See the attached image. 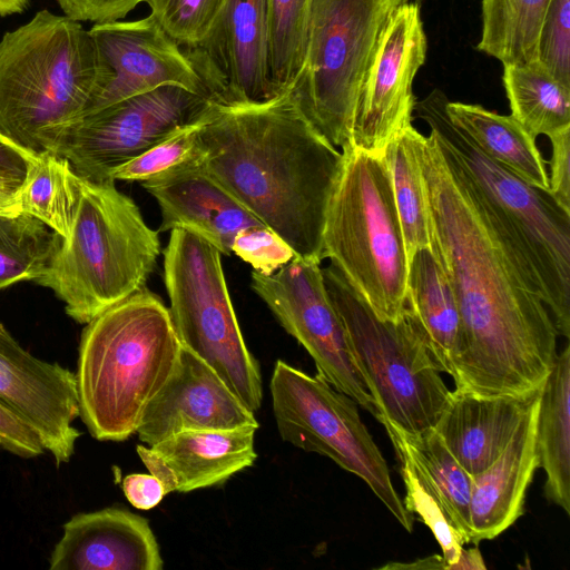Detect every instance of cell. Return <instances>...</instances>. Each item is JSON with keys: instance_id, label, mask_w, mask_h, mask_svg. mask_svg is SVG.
<instances>
[{"instance_id": "cell-40", "label": "cell", "mask_w": 570, "mask_h": 570, "mask_svg": "<svg viewBox=\"0 0 570 570\" xmlns=\"http://www.w3.org/2000/svg\"><path fill=\"white\" fill-rule=\"evenodd\" d=\"M0 448L26 459L45 452L37 434L1 400Z\"/></svg>"}, {"instance_id": "cell-12", "label": "cell", "mask_w": 570, "mask_h": 570, "mask_svg": "<svg viewBox=\"0 0 570 570\" xmlns=\"http://www.w3.org/2000/svg\"><path fill=\"white\" fill-rule=\"evenodd\" d=\"M209 104L184 88L159 87L81 117L68 128L56 155L83 179L115 181V168L198 120Z\"/></svg>"}, {"instance_id": "cell-16", "label": "cell", "mask_w": 570, "mask_h": 570, "mask_svg": "<svg viewBox=\"0 0 570 570\" xmlns=\"http://www.w3.org/2000/svg\"><path fill=\"white\" fill-rule=\"evenodd\" d=\"M88 30L112 76L83 116L164 86H177L207 98L183 47L153 16L94 23Z\"/></svg>"}, {"instance_id": "cell-9", "label": "cell", "mask_w": 570, "mask_h": 570, "mask_svg": "<svg viewBox=\"0 0 570 570\" xmlns=\"http://www.w3.org/2000/svg\"><path fill=\"white\" fill-rule=\"evenodd\" d=\"M220 255L194 233L170 230L164 253L169 315L181 346L206 362L256 412L263 401L261 368L240 332Z\"/></svg>"}, {"instance_id": "cell-27", "label": "cell", "mask_w": 570, "mask_h": 570, "mask_svg": "<svg viewBox=\"0 0 570 570\" xmlns=\"http://www.w3.org/2000/svg\"><path fill=\"white\" fill-rule=\"evenodd\" d=\"M503 85L511 116L533 137H548L570 127V88L537 60L503 65Z\"/></svg>"}, {"instance_id": "cell-45", "label": "cell", "mask_w": 570, "mask_h": 570, "mask_svg": "<svg viewBox=\"0 0 570 570\" xmlns=\"http://www.w3.org/2000/svg\"><path fill=\"white\" fill-rule=\"evenodd\" d=\"M481 552L475 546L471 549H462L458 562L454 564L453 570H485Z\"/></svg>"}, {"instance_id": "cell-33", "label": "cell", "mask_w": 570, "mask_h": 570, "mask_svg": "<svg viewBox=\"0 0 570 570\" xmlns=\"http://www.w3.org/2000/svg\"><path fill=\"white\" fill-rule=\"evenodd\" d=\"M314 0H268V59L277 95L296 81L305 58Z\"/></svg>"}, {"instance_id": "cell-19", "label": "cell", "mask_w": 570, "mask_h": 570, "mask_svg": "<svg viewBox=\"0 0 570 570\" xmlns=\"http://www.w3.org/2000/svg\"><path fill=\"white\" fill-rule=\"evenodd\" d=\"M49 564L50 570H161L164 561L147 519L106 508L66 522Z\"/></svg>"}, {"instance_id": "cell-18", "label": "cell", "mask_w": 570, "mask_h": 570, "mask_svg": "<svg viewBox=\"0 0 570 570\" xmlns=\"http://www.w3.org/2000/svg\"><path fill=\"white\" fill-rule=\"evenodd\" d=\"M259 426L250 411L202 358L181 346L178 364L146 407L137 429L154 445L185 431Z\"/></svg>"}, {"instance_id": "cell-37", "label": "cell", "mask_w": 570, "mask_h": 570, "mask_svg": "<svg viewBox=\"0 0 570 570\" xmlns=\"http://www.w3.org/2000/svg\"><path fill=\"white\" fill-rule=\"evenodd\" d=\"M537 61L570 88V0H551L540 26Z\"/></svg>"}, {"instance_id": "cell-32", "label": "cell", "mask_w": 570, "mask_h": 570, "mask_svg": "<svg viewBox=\"0 0 570 570\" xmlns=\"http://www.w3.org/2000/svg\"><path fill=\"white\" fill-rule=\"evenodd\" d=\"M60 240L57 233L23 212L0 215V291L40 278Z\"/></svg>"}, {"instance_id": "cell-1", "label": "cell", "mask_w": 570, "mask_h": 570, "mask_svg": "<svg viewBox=\"0 0 570 570\" xmlns=\"http://www.w3.org/2000/svg\"><path fill=\"white\" fill-rule=\"evenodd\" d=\"M431 250L454 292L460 338L455 389L479 396L541 391L558 332L540 293L497 234L460 164L435 135L417 136Z\"/></svg>"}, {"instance_id": "cell-21", "label": "cell", "mask_w": 570, "mask_h": 570, "mask_svg": "<svg viewBox=\"0 0 570 570\" xmlns=\"http://www.w3.org/2000/svg\"><path fill=\"white\" fill-rule=\"evenodd\" d=\"M141 185L159 205L158 232L188 230L209 242L222 255L232 254L240 230L265 226L202 166Z\"/></svg>"}, {"instance_id": "cell-47", "label": "cell", "mask_w": 570, "mask_h": 570, "mask_svg": "<svg viewBox=\"0 0 570 570\" xmlns=\"http://www.w3.org/2000/svg\"><path fill=\"white\" fill-rule=\"evenodd\" d=\"M21 212L19 199L0 197V215H13Z\"/></svg>"}, {"instance_id": "cell-44", "label": "cell", "mask_w": 570, "mask_h": 570, "mask_svg": "<svg viewBox=\"0 0 570 570\" xmlns=\"http://www.w3.org/2000/svg\"><path fill=\"white\" fill-rule=\"evenodd\" d=\"M381 569H443L448 570V563L442 556L433 554L423 559L415 560L411 563H389Z\"/></svg>"}, {"instance_id": "cell-25", "label": "cell", "mask_w": 570, "mask_h": 570, "mask_svg": "<svg viewBox=\"0 0 570 570\" xmlns=\"http://www.w3.org/2000/svg\"><path fill=\"white\" fill-rule=\"evenodd\" d=\"M539 468L544 495L570 514V347L557 354L541 389L537 419Z\"/></svg>"}, {"instance_id": "cell-22", "label": "cell", "mask_w": 570, "mask_h": 570, "mask_svg": "<svg viewBox=\"0 0 570 570\" xmlns=\"http://www.w3.org/2000/svg\"><path fill=\"white\" fill-rule=\"evenodd\" d=\"M540 394L529 407L502 454L473 476L470 542L491 540L522 514L527 490L539 468L537 419Z\"/></svg>"}, {"instance_id": "cell-10", "label": "cell", "mask_w": 570, "mask_h": 570, "mask_svg": "<svg viewBox=\"0 0 570 570\" xmlns=\"http://www.w3.org/2000/svg\"><path fill=\"white\" fill-rule=\"evenodd\" d=\"M407 0H314L293 96L332 146L351 145L354 111L382 31Z\"/></svg>"}, {"instance_id": "cell-20", "label": "cell", "mask_w": 570, "mask_h": 570, "mask_svg": "<svg viewBox=\"0 0 570 570\" xmlns=\"http://www.w3.org/2000/svg\"><path fill=\"white\" fill-rule=\"evenodd\" d=\"M257 426L185 431L136 451L166 494L187 493L225 483L256 459Z\"/></svg>"}, {"instance_id": "cell-4", "label": "cell", "mask_w": 570, "mask_h": 570, "mask_svg": "<svg viewBox=\"0 0 570 570\" xmlns=\"http://www.w3.org/2000/svg\"><path fill=\"white\" fill-rule=\"evenodd\" d=\"M85 325L75 373L79 416L94 439L121 442L174 373L181 344L169 309L146 287Z\"/></svg>"}, {"instance_id": "cell-35", "label": "cell", "mask_w": 570, "mask_h": 570, "mask_svg": "<svg viewBox=\"0 0 570 570\" xmlns=\"http://www.w3.org/2000/svg\"><path fill=\"white\" fill-rule=\"evenodd\" d=\"M205 112L195 122L181 127L138 157L115 168L110 173L111 179L151 183L202 166L204 148L198 130Z\"/></svg>"}, {"instance_id": "cell-29", "label": "cell", "mask_w": 570, "mask_h": 570, "mask_svg": "<svg viewBox=\"0 0 570 570\" xmlns=\"http://www.w3.org/2000/svg\"><path fill=\"white\" fill-rule=\"evenodd\" d=\"M551 0H482L478 50L503 65L537 60L538 35Z\"/></svg>"}, {"instance_id": "cell-30", "label": "cell", "mask_w": 570, "mask_h": 570, "mask_svg": "<svg viewBox=\"0 0 570 570\" xmlns=\"http://www.w3.org/2000/svg\"><path fill=\"white\" fill-rule=\"evenodd\" d=\"M382 424L390 425L397 433L411 458L439 493L463 543H470L473 476L458 462L433 429L419 435H410L392 423Z\"/></svg>"}, {"instance_id": "cell-15", "label": "cell", "mask_w": 570, "mask_h": 570, "mask_svg": "<svg viewBox=\"0 0 570 570\" xmlns=\"http://www.w3.org/2000/svg\"><path fill=\"white\" fill-rule=\"evenodd\" d=\"M209 101L264 102L278 96L268 59V0H224L202 42L183 48Z\"/></svg>"}, {"instance_id": "cell-31", "label": "cell", "mask_w": 570, "mask_h": 570, "mask_svg": "<svg viewBox=\"0 0 570 570\" xmlns=\"http://www.w3.org/2000/svg\"><path fill=\"white\" fill-rule=\"evenodd\" d=\"M80 177L56 154H39L21 191V212L39 219L61 238L68 237L79 200Z\"/></svg>"}, {"instance_id": "cell-17", "label": "cell", "mask_w": 570, "mask_h": 570, "mask_svg": "<svg viewBox=\"0 0 570 570\" xmlns=\"http://www.w3.org/2000/svg\"><path fill=\"white\" fill-rule=\"evenodd\" d=\"M0 400L39 438L57 466L68 463L80 432L76 376L37 358L0 323Z\"/></svg>"}, {"instance_id": "cell-13", "label": "cell", "mask_w": 570, "mask_h": 570, "mask_svg": "<svg viewBox=\"0 0 570 570\" xmlns=\"http://www.w3.org/2000/svg\"><path fill=\"white\" fill-rule=\"evenodd\" d=\"M321 263L295 256L271 275L252 273V288L313 358L317 374L377 416L343 322L327 294Z\"/></svg>"}, {"instance_id": "cell-46", "label": "cell", "mask_w": 570, "mask_h": 570, "mask_svg": "<svg viewBox=\"0 0 570 570\" xmlns=\"http://www.w3.org/2000/svg\"><path fill=\"white\" fill-rule=\"evenodd\" d=\"M28 4L29 0H0V16L20 13Z\"/></svg>"}, {"instance_id": "cell-28", "label": "cell", "mask_w": 570, "mask_h": 570, "mask_svg": "<svg viewBox=\"0 0 570 570\" xmlns=\"http://www.w3.org/2000/svg\"><path fill=\"white\" fill-rule=\"evenodd\" d=\"M419 131L411 125L386 145V163L402 227L407 261L421 248H431L429 209L417 158Z\"/></svg>"}, {"instance_id": "cell-41", "label": "cell", "mask_w": 570, "mask_h": 570, "mask_svg": "<svg viewBox=\"0 0 570 570\" xmlns=\"http://www.w3.org/2000/svg\"><path fill=\"white\" fill-rule=\"evenodd\" d=\"M552 147L548 194L570 214V127L549 137Z\"/></svg>"}, {"instance_id": "cell-6", "label": "cell", "mask_w": 570, "mask_h": 570, "mask_svg": "<svg viewBox=\"0 0 570 570\" xmlns=\"http://www.w3.org/2000/svg\"><path fill=\"white\" fill-rule=\"evenodd\" d=\"M159 254L158 232L147 226L137 205L115 181L80 177L70 234L61 238L35 283L50 288L70 318L87 324L146 287Z\"/></svg>"}, {"instance_id": "cell-7", "label": "cell", "mask_w": 570, "mask_h": 570, "mask_svg": "<svg viewBox=\"0 0 570 570\" xmlns=\"http://www.w3.org/2000/svg\"><path fill=\"white\" fill-rule=\"evenodd\" d=\"M327 208L323 256L335 264L383 320L397 321L407 306L409 261L383 156L352 145Z\"/></svg>"}, {"instance_id": "cell-5", "label": "cell", "mask_w": 570, "mask_h": 570, "mask_svg": "<svg viewBox=\"0 0 570 570\" xmlns=\"http://www.w3.org/2000/svg\"><path fill=\"white\" fill-rule=\"evenodd\" d=\"M432 91L415 104L420 118L466 174L492 227L537 287L559 335L570 336V214L548 194L485 156Z\"/></svg>"}, {"instance_id": "cell-26", "label": "cell", "mask_w": 570, "mask_h": 570, "mask_svg": "<svg viewBox=\"0 0 570 570\" xmlns=\"http://www.w3.org/2000/svg\"><path fill=\"white\" fill-rule=\"evenodd\" d=\"M406 298L417 317L441 372L450 375L461 333V316L451 284L431 248L409 262Z\"/></svg>"}, {"instance_id": "cell-14", "label": "cell", "mask_w": 570, "mask_h": 570, "mask_svg": "<svg viewBox=\"0 0 570 570\" xmlns=\"http://www.w3.org/2000/svg\"><path fill=\"white\" fill-rule=\"evenodd\" d=\"M426 49L420 4L405 1L382 31L362 85L351 130L354 148L382 156L391 139L412 125V86Z\"/></svg>"}, {"instance_id": "cell-36", "label": "cell", "mask_w": 570, "mask_h": 570, "mask_svg": "<svg viewBox=\"0 0 570 570\" xmlns=\"http://www.w3.org/2000/svg\"><path fill=\"white\" fill-rule=\"evenodd\" d=\"M224 0H146L149 14L183 48L203 41L214 24Z\"/></svg>"}, {"instance_id": "cell-23", "label": "cell", "mask_w": 570, "mask_h": 570, "mask_svg": "<svg viewBox=\"0 0 570 570\" xmlns=\"http://www.w3.org/2000/svg\"><path fill=\"white\" fill-rule=\"evenodd\" d=\"M540 392L528 396L485 397L455 389L433 430L474 476L502 454Z\"/></svg>"}, {"instance_id": "cell-11", "label": "cell", "mask_w": 570, "mask_h": 570, "mask_svg": "<svg viewBox=\"0 0 570 570\" xmlns=\"http://www.w3.org/2000/svg\"><path fill=\"white\" fill-rule=\"evenodd\" d=\"M269 391L283 441L327 456L361 478L399 523L413 531V515L397 494L386 461L353 399L321 375H309L282 360L274 365Z\"/></svg>"}, {"instance_id": "cell-38", "label": "cell", "mask_w": 570, "mask_h": 570, "mask_svg": "<svg viewBox=\"0 0 570 570\" xmlns=\"http://www.w3.org/2000/svg\"><path fill=\"white\" fill-rule=\"evenodd\" d=\"M232 253L264 275H271L295 257L286 242L266 226L240 230L233 242Z\"/></svg>"}, {"instance_id": "cell-48", "label": "cell", "mask_w": 570, "mask_h": 570, "mask_svg": "<svg viewBox=\"0 0 570 570\" xmlns=\"http://www.w3.org/2000/svg\"><path fill=\"white\" fill-rule=\"evenodd\" d=\"M21 189L0 177V197L19 199Z\"/></svg>"}, {"instance_id": "cell-39", "label": "cell", "mask_w": 570, "mask_h": 570, "mask_svg": "<svg viewBox=\"0 0 570 570\" xmlns=\"http://www.w3.org/2000/svg\"><path fill=\"white\" fill-rule=\"evenodd\" d=\"M65 16L79 21L101 23L125 19L146 0H57Z\"/></svg>"}, {"instance_id": "cell-3", "label": "cell", "mask_w": 570, "mask_h": 570, "mask_svg": "<svg viewBox=\"0 0 570 570\" xmlns=\"http://www.w3.org/2000/svg\"><path fill=\"white\" fill-rule=\"evenodd\" d=\"M111 76L81 22L40 10L0 40V131L56 154Z\"/></svg>"}, {"instance_id": "cell-8", "label": "cell", "mask_w": 570, "mask_h": 570, "mask_svg": "<svg viewBox=\"0 0 570 570\" xmlns=\"http://www.w3.org/2000/svg\"><path fill=\"white\" fill-rule=\"evenodd\" d=\"M322 273L354 362L374 400L376 419L410 435L433 429L451 391L409 302L397 321L383 320L335 264Z\"/></svg>"}, {"instance_id": "cell-24", "label": "cell", "mask_w": 570, "mask_h": 570, "mask_svg": "<svg viewBox=\"0 0 570 570\" xmlns=\"http://www.w3.org/2000/svg\"><path fill=\"white\" fill-rule=\"evenodd\" d=\"M445 112L485 156L531 186L549 191L546 160L535 138L514 117L499 115L480 105L449 100Z\"/></svg>"}, {"instance_id": "cell-42", "label": "cell", "mask_w": 570, "mask_h": 570, "mask_svg": "<svg viewBox=\"0 0 570 570\" xmlns=\"http://www.w3.org/2000/svg\"><path fill=\"white\" fill-rule=\"evenodd\" d=\"M38 157L39 154L22 147L0 131L1 178L22 189Z\"/></svg>"}, {"instance_id": "cell-43", "label": "cell", "mask_w": 570, "mask_h": 570, "mask_svg": "<svg viewBox=\"0 0 570 570\" xmlns=\"http://www.w3.org/2000/svg\"><path fill=\"white\" fill-rule=\"evenodd\" d=\"M122 491L131 505L139 510H150L166 495L160 481L151 473H132L122 480Z\"/></svg>"}, {"instance_id": "cell-34", "label": "cell", "mask_w": 570, "mask_h": 570, "mask_svg": "<svg viewBox=\"0 0 570 570\" xmlns=\"http://www.w3.org/2000/svg\"><path fill=\"white\" fill-rule=\"evenodd\" d=\"M384 428L400 463V472L405 487L403 504L412 515L416 513L421 521L430 528L441 547L448 570H453L463 549V540L424 471L411 458L397 433L390 425H384Z\"/></svg>"}, {"instance_id": "cell-2", "label": "cell", "mask_w": 570, "mask_h": 570, "mask_svg": "<svg viewBox=\"0 0 570 570\" xmlns=\"http://www.w3.org/2000/svg\"><path fill=\"white\" fill-rule=\"evenodd\" d=\"M198 135L202 167L295 256L321 263L344 156L311 126L292 87L258 104L210 101Z\"/></svg>"}]
</instances>
